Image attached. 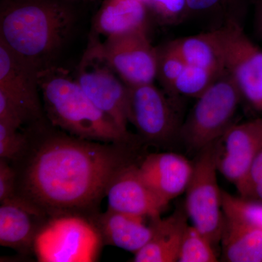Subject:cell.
I'll return each instance as SVG.
<instances>
[{"instance_id":"19","label":"cell","mask_w":262,"mask_h":262,"mask_svg":"<svg viewBox=\"0 0 262 262\" xmlns=\"http://www.w3.org/2000/svg\"><path fill=\"white\" fill-rule=\"evenodd\" d=\"M224 218L220 241L223 259L262 261V229L232 213L224 212Z\"/></svg>"},{"instance_id":"3","label":"cell","mask_w":262,"mask_h":262,"mask_svg":"<svg viewBox=\"0 0 262 262\" xmlns=\"http://www.w3.org/2000/svg\"><path fill=\"white\" fill-rule=\"evenodd\" d=\"M39 83L45 114L53 126L80 139L99 142L142 141L138 136L122 132L95 106L76 79L62 69L54 66L39 72Z\"/></svg>"},{"instance_id":"9","label":"cell","mask_w":262,"mask_h":262,"mask_svg":"<svg viewBox=\"0 0 262 262\" xmlns=\"http://www.w3.org/2000/svg\"><path fill=\"white\" fill-rule=\"evenodd\" d=\"M101 238L93 224L83 217L52 218L38 235L34 253L41 261H92Z\"/></svg>"},{"instance_id":"24","label":"cell","mask_w":262,"mask_h":262,"mask_svg":"<svg viewBox=\"0 0 262 262\" xmlns=\"http://www.w3.org/2000/svg\"><path fill=\"white\" fill-rule=\"evenodd\" d=\"M218 261L213 245L194 226L188 225L183 237L178 261L215 262Z\"/></svg>"},{"instance_id":"6","label":"cell","mask_w":262,"mask_h":262,"mask_svg":"<svg viewBox=\"0 0 262 262\" xmlns=\"http://www.w3.org/2000/svg\"><path fill=\"white\" fill-rule=\"evenodd\" d=\"M95 106L125 134L128 125V90L103 53L102 42L93 33L77 68V78Z\"/></svg>"},{"instance_id":"7","label":"cell","mask_w":262,"mask_h":262,"mask_svg":"<svg viewBox=\"0 0 262 262\" xmlns=\"http://www.w3.org/2000/svg\"><path fill=\"white\" fill-rule=\"evenodd\" d=\"M220 140L199 151L187 188L185 210L192 225L212 244L221 241L224 225L222 191L217 181Z\"/></svg>"},{"instance_id":"15","label":"cell","mask_w":262,"mask_h":262,"mask_svg":"<svg viewBox=\"0 0 262 262\" xmlns=\"http://www.w3.org/2000/svg\"><path fill=\"white\" fill-rule=\"evenodd\" d=\"M138 168L151 190L169 203L187 190L193 164L177 153L159 152L144 157Z\"/></svg>"},{"instance_id":"21","label":"cell","mask_w":262,"mask_h":262,"mask_svg":"<svg viewBox=\"0 0 262 262\" xmlns=\"http://www.w3.org/2000/svg\"><path fill=\"white\" fill-rule=\"evenodd\" d=\"M223 75L203 67L187 65L176 80L170 96L199 98Z\"/></svg>"},{"instance_id":"17","label":"cell","mask_w":262,"mask_h":262,"mask_svg":"<svg viewBox=\"0 0 262 262\" xmlns=\"http://www.w3.org/2000/svg\"><path fill=\"white\" fill-rule=\"evenodd\" d=\"M187 212L177 211L166 218L152 219L153 234L147 244L134 254L136 262L178 261L179 251L187 229Z\"/></svg>"},{"instance_id":"5","label":"cell","mask_w":262,"mask_h":262,"mask_svg":"<svg viewBox=\"0 0 262 262\" xmlns=\"http://www.w3.org/2000/svg\"><path fill=\"white\" fill-rule=\"evenodd\" d=\"M243 96L233 79L226 73L199 98L179 136L189 149L201 151L220 140L232 126Z\"/></svg>"},{"instance_id":"31","label":"cell","mask_w":262,"mask_h":262,"mask_svg":"<svg viewBox=\"0 0 262 262\" xmlns=\"http://www.w3.org/2000/svg\"><path fill=\"white\" fill-rule=\"evenodd\" d=\"M141 1L145 2V0H141Z\"/></svg>"},{"instance_id":"8","label":"cell","mask_w":262,"mask_h":262,"mask_svg":"<svg viewBox=\"0 0 262 262\" xmlns=\"http://www.w3.org/2000/svg\"><path fill=\"white\" fill-rule=\"evenodd\" d=\"M127 86L128 121L143 142L161 146L179 136L182 123L178 97L169 96L154 83Z\"/></svg>"},{"instance_id":"29","label":"cell","mask_w":262,"mask_h":262,"mask_svg":"<svg viewBox=\"0 0 262 262\" xmlns=\"http://www.w3.org/2000/svg\"><path fill=\"white\" fill-rule=\"evenodd\" d=\"M249 198H256L262 202V147L256 155L250 170L246 199Z\"/></svg>"},{"instance_id":"16","label":"cell","mask_w":262,"mask_h":262,"mask_svg":"<svg viewBox=\"0 0 262 262\" xmlns=\"http://www.w3.org/2000/svg\"><path fill=\"white\" fill-rule=\"evenodd\" d=\"M108 209L91 217L90 222L104 244L136 254L149 243L153 234L151 220Z\"/></svg>"},{"instance_id":"10","label":"cell","mask_w":262,"mask_h":262,"mask_svg":"<svg viewBox=\"0 0 262 262\" xmlns=\"http://www.w3.org/2000/svg\"><path fill=\"white\" fill-rule=\"evenodd\" d=\"M104 56L128 86L154 83L158 71V50L146 30L110 36L102 43Z\"/></svg>"},{"instance_id":"27","label":"cell","mask_w":262,"mask_h":262,"mask_svg":"<svg viewBox=\"0 0 262 262\" xmlns=\"http://www.w3.org/2000/svg\"><path fill=\"white\" fill-rule=\"evenodd\" d=\"M150 13L165 24H175L189 14L187 0H145Z\"/></svg>"},{"instance_id":"11","label":"cell","mask_w":262,"mask_h":262,"mask_svg":"<svg viewBox=\"0 0 262 262\" xmlns=\"http://www.w3.org/2000/svg\"><path fill=\"white\" fill-rule=\"evenodd\" d=\"M262 147V120L232 125L220 139L218 170L243 198L248 192L250 170Z\"/></svg>"},{"instance_id":"25","label":"cell","mask_w":262,"mask_h":262,"mask_svg":"<svg viewBox=\"0 0 262 262\" xmlns=\"http://www.w3.org/2000/svg\"><path fill=\"white\" fill-rule=\"evenodd\" d=\"M27 144L23 129L0 122V159L11 163L18 158Z\"/></svg>"},{"instance_id":"26","label":"cell","mask_w":262,"mask_h":262,"mask_svg":"<svg viewBox=\"0 0 262 262\" xmlns=\"http://www.w3.org/2000/svg\"><path fill=\"white\" fill-rule=\"evenodd\" d=\"M224 212L239 215L252 225L262 229V204L253 203L245 198H235L222 191Z\"/></svg>"},{"instance_id":"22","label":"cell","mask_w":262,"mask_h":262,"mask_svg":"<svg viewBox=\"0 0 262 262\" xmlns=\"http://www.w3.org/2000/svg\"><path fill=\"white\" fill-rule=\"evenodd\" d=\"M189 13H216L224 18L225 24L242 25V19L250 2L254 0H187Z\"/></svg>"},{"instance_id":"14","label":"cell","mask_w":262,"mask_h":262,"mask_svg":"<svg viewBox=\"0 0 262 262\" xmlns=\"http://www.w3.org/2000/svg\"><path fill=\"white\" fill-rule=\"evenodd\" d=\"M51 218L37 206L16 196L0 206V245L22 253H34L39 234Z\"/></svg>"},{"instance_id":"4","label":"cell","mask_w":262,"mask_h":262,"mask_svg":"<svg viewBox=\"0 0 262 262\" xmlns=\"http://www.w3.org/2000/svg\"><path fill=\"white\" fill-rule=\"evenodd\" d=\"M39 72L0 41V122L23 129L46 118Z\"/></svg>"},{"instance_id":"20","label":"cell","mask_w":262,"mask_h":262,"mask_svg":"<svg viewBox=\"0 0 262 262\" xmlns=\"http://www.w3.org/2000/svg\"><path fill=\"white\" fill-rule=\"evenodd\" d=\"M227 25L174 40L187 65L203 67L221 74L225 70Z\"/></svg>"},{"instance_id":"18","label":"cell","mask_w":262,"mask_h":262,"mask_svg":"<svg viewBox=\"0 0 262 262\" xmlns=\"http://www.w3.org/2000/svg\"><path fill=\"white\" fill-rule=\"evenodd\" d=\"M149 15L141 0H104L95 15L93 33L108 37L146 30Z\"/></svg>"},{"instance_id":"12","label":"cell","mask_w":262,"mask_h":262,"mask_svg":"<svg viewBox=\"0 0 262 262\" xmlns=\"http://www.w3.org/2000/svg\"><path fill=\"white\" fill-rule=\"evenodd\" d=\"M225 25L226 72L233 79L243 97L262 111V51L245 34L242 25Z\"/></svg>"},{"instance_id":"2","label":"cell","mask_w":262,"mask_h":262,"mask_svg":"<svg viewBox=\"0 0 262 262\" xmlns=\"http://www.w3.org/2000/svg\"><path fill=\"white\" fill-rule=\"evenodd\" d=\"M91 6L82 0H0V41L42 72L56 66Z\"/></svg>"},{"instance_id":"30","label":"cell","mask_w":262,"mask_h":262,"mask_svg":"<svg viewBox=\"0 0 262 262\" xmlns=\"http://www.w3.org/2000/svg\"><path fill=\"white\" fill-rule=\"evenodd\" d=\"M82 1L84 2V3H88V4L94 5H96V3L99 2V0H82Z\"/></svg>"},{"instance_id":"23","label":"cell","mask_w":262,"mask_h":262,"mask_svg":"<svg viewBox=\"0 0 262 262\" xmlns=\"http://www.w3.org/2000/svg\"><path fill=\"white\" fill-rule=\"evenodd\" d=\"M158 50V71L157 79L164 91L170 96L176 80L182 73L187 64L173 41Z\"/></svg>"},{"instance_id":"13","label":"cell","mask_w":262,"mask_h":262,"mask_svg":"<svg viewBox=\"0 0 262 262\" xmlns=\"http://www.w3.org/2000/svg\"><path fill=\"white\" fill-rule=\"evenodd\" d=\"M139 163L125 165L108 183L105 194L108 209L149 220L158 218L168 203L144 182L139 171Z\"/></svg>"},{"instance_id":"1","label":"cell","mask_w":262,"mask_h":262,"mask_svg":"<svg viewBox=\"0 0 262 262\" xmlns=\"http://www.w3.org/2000/svg\"><path fill=\"white\" fill-rule=\"evenodd\" d=\"M27 144L12 162L16 196L50 218L98 213L108 183L125 165L137 163L144 143L115 144L80 139L48 119L23 128Z\"/></svg>"},{"instance_id":"28","label":"cell","mask_w":262,"mask_h":262,"mask_svg":"<svg viewBox=\"0 0 262 262\" xmlns=\"http://www.w3.org/2000/svg\"><path fill=\"white\" fill-rule=\"evenodd\" d=\"M16 196V176L11 164L0 159V203Z\"/></svg>"}]
</instances>
